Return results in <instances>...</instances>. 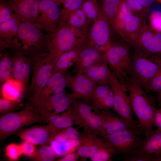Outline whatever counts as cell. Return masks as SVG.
Returning <instances> with one entry per match:
<instances>
[{"label": "cell", "instance_id": "obj_4", "mask_svg": "<svg viewBox=\"0 0 161 161\" xmlns=\"http://www.w3.org/2000/svg\"><path fill=\"white\" fill-rule=\"evenodd\" d=\"M134 50L131 56L132 75L149 92L150 81L161 67V55Z\"/></svg>", "mask_w": 161, "mask_h": 161}, {"label": "cell", "instance_id": "obj_52", "mask_svg": "<svg viewBox=\"0 0 161 161\" xmlns=\"http://www.w3.org/2000/svg\"><path fill=\"white\" fill-rule=\"evenodd\" d=\"M158 106L159 107L161 106V89L158 92Z\"/></svg>", "mask_w": 161, "mask_h": 161}, {"label": "cell", "instance_id": "obj_39", "mask_svg": "<svg viewBox=\"0 0 161 161\" xmlns=\"http://www.w3.org/2000/svg\"><path fill=\"white\" fill-rule=\"evenodd\" d=\"M114 154L111 147L105 142L104 145L90 159L92 161H111Z\"/></svg>", "mask_w": 161, "mask_h": 161}, {"label": "cell", "instance_id": "obj_30", "mask_svg": "<svg viewBox=\"0 0 161 161\" xmlns=\"http://www.w3.org/2000/svg\"><path fill=\"white\" fill-rule=\"evenodd\" d=\"M101 11L110 26L112 32L116 16L124 0H99Z\"/></svg>", "mask_w": 161, "mask_h": 161}, {"label": "cell", "instance_id": "obj_35", "mask_svg": "<svg viewBox=\"0 0 161 161\" xmlns=\"http://www.w3.org/2000/svg\"><path fill=\"white\" fill-rule=\"evenodd\" d=\"M133 13L124 0L115 18L113 32H115L120 36L126 19Z\"/></svg>", "mask_w": 161, "mask_h": 161}, {"label": "cell", "instance_id": "obj_51", "mask_svg": "<svg viewBox=\"0 0 161 161\" xmlns=\"http://www.w3.org/2000/svg\"><path fill=\"white\" fill-rule=\"evenodd\" d=\"M144 7L148 8L151 6L155 0H138Z\"/></svg>", "mask_w": 161, "mask_h": 161}, {"label": "cell", "instance_id": "obj_49", "mask_svg": "<svg viewBox=\"0 0 161 161\" xmlns=\"http://www.w3.org/2000/svg\"><path fill=\"white\" fill-rule=\"evenodd\" d=\"M80 156L77 152H74L69 153L63 157L58 159L57 161H77Z\"/></svg>", "mask_w": 161, "mask_h": 161}, {"label": "cell", "instance_id": "obj_23", "mask_svg": "<svg viewBox=\"0 0 161 161\" xmlns=\"http://www.w3.org/2000/svg\"><path fill=\"white\" fill-rule=\"evenodd\" d=\"M21 23V17L16 14L10 20L0 24L1 51L8 49L12 39L18 32Z\"/></svg>", "mask_w": 161, "mask_h": 161}, {"label": "cell", "instance_id": "obj_25", "mask_svg": "<svg viewBox=\"0 0 161 161\" xmlns=\"http://www.w3.org/2000/svg\"><path fill=\"white\" fill-rule=\"evenodd\" d=\"M46 122L59 130L72 126L74 125H78L72 104L61 116L56 114L51 116L46 120Z\"/></svg>", "mask_w": 161, "mask_h": 161}, {"label": "cell", "instance_id": "obj_38", "mask_svg": "<svg viewBox=\"0 0 161 161\" xmlns=\"http://www.w3.org/2000/svg\"><path fill=\"white\" fill-rule=\"evenodd\" d=\"M81 8L88 18L93 21L97 18L101 11L97 0H84Z\"/></svg>", "mask_w": 161, "mask_h": 161}, {"label": "cell", "instance_id": "obj_21", "mask_svg": "<svg viewBox=\"0 0 161 161\" xmlns=\"http://www.w3.org/2000/svg\"><path fill=\"white\" fill-rule=\"evenodd\" d=\"M145 16L133 13L126 19L120 35L123 41L131 45L145 23Z\"/></svg>", "mask_w": 161, "mask_h": 161}, {"label": "cell", "instance_id": "obj_26", "mask_svg": "<svg viewBox=\"0 0 161 161\" xmlns=\"http://www.w3.org/2000/svg\"><path fill=\"white\" fill-rule=\"evenodd\" d=\"M13 78L4 82L1 90V95L2 97L7 99L20 101L25 86Z\"/></svg>", "mask_w": 161, "mask_h": 161}, {"label": "cell", "instance_id": "obj_5", "mask_svg": "<svg viewBox=\"0 0 161 161\" xmlns=\"http://www.w3.org/2000/svg\"><path fill=\"white\" fill-rule=\"evenodd\" d=\"M131 46L124 41L112 43L104 53L105 61L112 72L125 85L126 80L132 75Z\"/></svg>", "mask_w": 161, "mask_h": 161}, {"label": "cell", "instance_id": "obj_34", "mask_svg": "<svg viewBox=\"0 0 161 161\" xmlns=\"http://www.w3.org/2000/svg\"><path fill=\"white\" fill-rule=\"evenodd\" d=\"M12 57L7 53H0V81L4 82L13 78Z\"/></svg>", "mask_w": 161, "mask_h": 161}, {"label": "cell", "instance_id": "obj_33", "mask_svg": "<svg viewBox=\"0 0 161 161\" xmlns=\"http://www.w3.org/2000/svg\"><path fill=\"white\" fill-rule=\"evenodd\" d=\"M83 1L84 0H65L60 11L58 25L66 23L71 14L81 8Z\"/></svg>", "mask_w": 161, "mask_h": 161}, {"label": "cell", "instance_id": "obj_24", "mask_svg": "<svg viewBox=\"0 0 161 161\" xmlns=\"http://www.w3.org/2000/svg\"><path fill=\"white\" fill-rule=\"evenodd\" d=\"M83 73L100 85L109 84L112 74L106 62L90 66L85 70Z\"/></svg>", "mask_w": 161, "mask_h": 161}, {"label": "cell", "instance_id": "obj_16", "mask_svg": "<svg viewBox=\"0 0 161 161\" xmlns=\"http://www.w3.org/2000/svg\"><path fill=\"white\" fill-rule=\"evenodd\" d=\"M21 18V22H34L39 11L40 0H0Z\"/></svg>", "mask_w": 161, "mask_h": 161}, {"label": "cell", "instance_id": "obj_31", "mask_svg": "<svg viewBox=\"0 0 161 161\" xmlns=\"http://www.w3.org/2000/svg\"><path fill=\"white\" fill-rule=\"evenodd\" d=\"M72 105L77 117L78 125L84 128L95 108L87 103L75 100Z\"/></svg>", "mask_w": 161, "mask_h": 161}, {"label": "cell", "instance_id": "obj_36", "mask_svg": "<svg viewBox=\"0 0 161 161\" xmlns=\"http://www.w3.org/2000/svg\"><path fill=\"white\" fill-rule=\"evenodd\" d=\"M112 92L109 84L97 85L92 95V106L99 109L100 106Z\"/></svg>", "mask_w": 161, "mask_h": 161}, {"label": "cell", "instance_id": "obj_48", "mask_svg": "<svg viewBox=\"0 0 161 161\" xmlns=\"http://www.w3.org/2000/svg\"><path fill=\"white\" fill-rule=\"evenodd\" d=\"M61 131L68 140L79 139L80 133L72 126L61 129Z\"/></svg>", "mask_w": 161, "mask_h": 161}, {"label": "cell", "instance_id": "obj_37", "mask_svg": "<svg viewBox=\"0 0 161 161\" xmlns=\"http://www.w3.org/2000/svg\"><path fill=\"white\" fill-rule=\"evenodd\" d=\"M56 157L52 147L46 145L36 149L30 158L32 160L35 161H52Z\"/></svg>", "mask_w": 161, "mask_h": 161}, {"label": "cell", "instance_id": "obj_43", "mask_svg": "<svg viewBox=\"0 0 161 161\" xmlns=\"http://www.w3.org/2000/svg\"><path fill=\"white\" fill-rule=\"evenodd\" d=\"M123 157L124 161H154V155L146 152H136Z\"/></svg>", "mask_w": 161, "mask_h": 161}, {"label": "cell", "instance_id": "obj_9", "mask_svg": "<svg viewBox=\"0 0 161 161\" xmlns=\"http://www.w3.org/2000/svg\"><path fill=\"white\" fill-rule=\"evenodd\" d=\"M140 134L131 130L117 132L102 138L110 146L114 154L127 156L137 152L140 147L143 140Z\"/></svg>", "mask_w": 161, "mask_h": 161}, {"label": "cell", "instance_id": "obj_50", "mask_svg": "<svg viewBox=\"0 0 161 161\" xmlns=\"http://www.w3.org/2000/svg\"><path fill=\"white\" fill-rule=\"evenodd\" d=\"M154 126L157 127V129L161 130V108L156 109L154 120Z\"/></svg>", "mask_w": 161, "mask_h": 161}, {"label": "cell", "instance_id": "obj_53", "mask_svg": "<svg viewBox=\"0 0 161 161\" xmlns=\"http://www.w3.org/2000/svg\"><path fill=\"white\" fill-rule=\"evenodd\" d=\"M51 0L56 2L58 4H62L64 2V1H65V0Z\"/></svg>", "mask_w": 161, "mask_h": 161}, {"label": "cell", "instance_id": "obj_12", "mask_svg": "<svg viewBox=\"0 0 161 161\" xmlns=\"http://www.w3.org/2000/svg\"><path fill=\"white\" fill-rule=\"evenodd\" d=\"M58 5L51 0H40L39 14L34 23L49 35L58 25L61 11Z\"/></svg>", "mask_w": 161, "mask_h": 161}, {"label": "cell", "instance_id": "obj_32", "mask_svg": "<svg viewBox=\"0 0 161 161\" xmlns=\"http://www.w3.org/2000/svg\"><path fill=\"white\" fill-rule=\"evenodd\" d=\"M79 144V140H69L61 143L53 140L50 143V145L54 150L57 157H62L75 151Z\"/></svg>", "mask_w": 161, "mask_h": 161}, {"label": "cell", "instance_id": "obj_28", "mask_svg": "<svg viewBox=\"0 0 161 161\" xmlns=\"http://www.w3.org/2000/svg\"><path fill=\"white\" fill-rule=\"evenodd\" d=\"M136 152L161 153V130H154L151 134L143 139L141 145Z\"/></svg>", "mask_w": 161, "mask_h": 161}, {"label": "cell", "instance_id": "obj_14", "mask_svg": "<svg viewBox=\"0 0 161 161\" xmlns=\"http://www.w3.org/2000/svg\"><path fill=\"white\" fill-rule=\"evenodd\" d=\"M131 46L134 49L147 53L161 55V33L145 23Z\"/></svg>", "mask_w": 161, "mask_h": 161}, {"label": "cell", "instance_id": "obj_29", "mask_svg": "<svg viewBox=\"0 0 161 161\" xmlns=\"http://www.w3.org/2000/svg\"><path fill=\"white\" fill-rule=\"evenodd\" d=\"M91 21L81 8L71 14L67 24L75 30L88 35L89 26Z\"/></svg>", "mask_w": 161, "mask_h": 161}, {"label": "cell", "instance_id": "obj_13", "mask_svg": "<svg viewBox=\"0 0 161 161\" xmlns=\"http://www.w3.org/2000/svg\"><path fill=\"white\" fill-rule=\"evenodd\" d=\"M59 129L52 125L36 126L22 129L16 134L24 141L31 143L35 145H47L53 140Z\"/></svg>", "mask_w": 161, "mask_h": 161}, {"label": "cell", "instance_id": "obj_46", "mask_svg": "<svg viewBox=\"0 0 161 161\" xmlns=\"http://www.w3.org/2000/svg\"><path fill=\"white\" fill-rule=\"evenodd\" d=\"M150 91L158 92L161 89V67L157 70L150 83Z\"/></svg>", "mask_w": 161, "mask_h": 161}, {"label": "cell", "instance_id": "obj_19", "mask_svg": "<svg viewBox=\"0 0 161 161\" xmlns=\"http://www.w3.org/2000/svg\"><path fill=\"white\" fill-rule=\"evenodd\" d=\"M104 53L93 47L83 45L75 64L76 73H83L85 70L90 66L106 62Z\"/></svg>", "mask_w": 161, "mask_h": 161}, {"label": "cell", "instance_id": "obj_27", "mask_svg": "<svg viewBox=\"0 0 161 161\" xmlns=\"http://www.w3.org/2000/svg\"><path fill=\"white\" fill-rule=\"evenodd\" d=\"M81 46L75 48L62 54L55 63L51 76L59 72L66 71L75 64L78 59Z\"/></svg>", "mask_w": 161, "mask_h": 161}, {"label": "cell", "instance_id": "obj_47", "mask_svg": "<svg viewBox=\"0 0 161 161\" xmlns=\"http://www.w3.org/2000/svg\"><path fill=\"white\" fill-rule=\"evenodd\" d=\"M20 145L22 154L30 157L36 150L35 145L27 141H24Z\"/></svg>", "mask_w": 161, "mask_h": 161}, {"label": "cell", "instance_id": "obj_44", "mask_svg": "<svg viewBox=\"0 0 161 161\" xmlns=\"http://www.w3.org/2000/svg\"><path fill=\"white\" fill-rule=\"evenodd\" d=\"M15 14L7 4L0 1V24L9 20Z\"/></svg>", "mask_w": 161, "mask_h": 161}, {"label": "cell", "instance_id": "obj_22", "mask_svg": "<svg viewBox=\"0 0 161 161\" xmlns=\"http://www.w3.org/2000/svg\"><path fill=\"white\" fill-rule=\"evenodd\" d=\"M12 57L13 78L26 86L31 71L32 60L17 51H13Z\"/></svg>", "mask_w": 161, "mask_h": 161}, {"label": "cell", "instance_id": "obj_1", "mask_svg": "<svg viewBox=\"0 0 161 161\" xmlns=\"http://www.w3.org/2000/svg\"><path fill=\"white\" fill-rule=\"evenodd\" d=\"M8 49L21 52L34 60L49 54V36L34 23L22 22Z\"/></svg>", "mask_w": 161, "mask_h": 161}, {"label": "cell", "instance_id": "obj_20", "mask_svg": "<svg viewBox=\"0 0 161 161\" xmlns=\"http://www.w3.org/2000/svg\"><path fill=\"white\" fill-rule=\"evenodd\" d=\"M66 71L59 72L50 77L39 95L35 104L32 106L47 100L65 90L66 86Z\"/></svg>", "mask_w": 161, "mask_h": 161}, {"label": "cell", "instance_id": "obj_54", "mask_svg": "<svg viewBox=\"0 0 161 161\" xmlns=\"http://www.w3.org/2000/svg\"><path fill=\"white\" fill-rule=\"evenodd\" d=\"M159 2V3L161 4V0H155Z\"/></svg>", "mask_w": 161, "mask_h": 161}, {"label": "cell", "instance_id": "obj_6", "mask_svg": "<svg viewBox=\"0 0 161 161\" xmlns=\"http://www.w3.org/2000/svg\"><path fill=\"white\" fill-rule=\"evenodd\" d=\"M29 104L18 112L1 114L0 117V139L3 141L10 135L34 123L45 122Z\"/></svg>", "mask_w": 161, "mask_h": 161}, {"label": "cell", "instance_id": "obj_15", "mask_svg": "<svg viewBox=\"0 0 161 161\" xmlns=\"http://www.w3.org/2000/svg\"><path fill=\"white\" fill-rule=\"evenodd\" d=\"M66 86L75 94L77 99L91 102L97 83L85 74L77 73L73 76L66 75Z\"/></svg>", "mask_w": 161, "mask_h": 161}, {"label": "cell", "instance_id": "obj_18", "mask_svg": "<svg viewBox=\"0 0 161 161\" xmlns=\"http://www.w3.org/2000/svg\"><path fill=\"white\" fill-rule=\"evenodd\" d=\"M78 140L80 144L77 152L80 157L84 158L92 157L105 143L97 135L84 129L80 133Z\"/></svg>", "mask_w": 161, "mask_h": 161}, {"label": "cell", "instance_id": "obj_7", "mask_svg": "<svg viewBox=\"0 0 161 161\" xmlns=\"http://www.w3.org/2000/svg\"><path fill=\"white\" fill-rule=\"evenodd\" d=\"M52 59L49 55L32 61V78L29 90L31 106L36 102L42 90L52 74L54 65Z\"/></svg>", "mask_w": 161, "mask_h": 161}, {"label": "cell", "instance_id": "obj_10", "mask_svg": "<svg viewBox=\"0 0 161 161\" xmlns=\"http://www.w3.org/2000/svg\"><path fill=\"white\" fill-rule=\"evenodd\" d=\"M93 22L84 44L105 53L112 44L110 26L101 11L97 18Z\"/></svg>", "mask_w": 161, "mask_h": 161}, {"label": "cell", "instance_id": "obj_8", "mask_svg": "<svg viewBox=\"0 0 161 161\" xmlns=\"http://www.w3.org/2000/svg\"><path fill=\"white\" fill-rule=\"evenodd\" d=\"M109 85L114 100L113 110L123 119L134 131L140 134L138 123L134 120L127 89L112 73Z\"/></svg>", "mask_w": 161, "mask_h": 161}, {"label": "cell", "instance_id": "obj_40", "mask_svg": "<svg viewBox=\"0 0 161 161\" xmlns=\"http://www.w3.org/2000/svg\"><path fill=\"white\" fill-rule=\"evenodd\" d=\"M21 106L20 101L10 100L3 97L0 99V112L1 114L13 112Z\"/></svg>", "mask_w": 161, "mask_h": 161}, {"label": "cell", "instance_id": "obj_42", "mask_svg": "<svg viewBox=\"0 0 161 161\" xmlns=\"http://www.w3.org/2000/svg\"><path fill=\"white\" fill-rule=\"evenodd\" d=\"M150 27L154 31L161 33V11L157 10L151 11L149 18Z\"/></svg>", "mask_w": 161, "mask_h": 161}, {"label": "cell", "instance_id": "obj_41", "mask_svg": "<svg viewBox=\"0 0 161 161\" xmlns=\"http://www.w3.org/2000/svg\"><path fill=\"white\" fill-rule=\"evenodd\" d=\"M5 155L10 160H18L22 154L20 145L11 143L7 145L5 148Z\"/></svg>", "mask_w": 161, "mask_h": 161}, {"label": "cell", "instance_id": "obj_17", "mask_svg": "<svg viewBox=\"0 0 161 161\" xmlns=\"http://www.w3.org/2000/svg\"><path fill=\"white\" fill-rule=\"evenodd\" d=\"M100 111L99 113L102 119V124L99 137L101 138L117 132L133 130L115 113L110 110Z\"/></svg>", "mask_w": 161, "mask_h": 161}, {"label": "cell", "instance_id": "obj_45", "mask_svg": "<svg viewBox=\"0 0 161 161\" xmlns=\"http://www.w3.org/2000/svg\"><path fill=\"white\" fill-rule=\"evenodd\" d=\"M124 0L134 13L141 14L146 16L148 11V8L143 6L138 0Z\"/></svg>", "mask_w": 161, "mask_h": 161}, {"label": "cell", "instance_id": "obj_11", "mask_svg": "<svg viewBox=\"0 0 161 161\" xmlns=\"http://www.w3.org/2000/svg\"><path fill=\"white\" fill-rule=\"evenodd\" d=\"M76 99L77 97L75 94L67 93L64 90L47 100L32 107L46 122V120L50 117L67 110Z\"/></svg>", "mask_w": 161, "mask_h": 161}, {"label": "cell", "instance_id": "obj_3", "mask_svg": "<svg viewBox=\"0 0 161 161\" xmlns=\"http://www.w3.org/2000/svg\"><path fill=\"white\" fill-rule=\"evenodd\" d=\"M49 36V55L54 64L64 53L83 45L87 37V35L70 27L67 23L58 25L55 30Z\"/></svg>", "mask_w": 161, "mask_h": 161}, {"label": "cell", "instance_id": "obj_2", "mask_svg": "<svg viewBox=\"0 0 161 161\" xmlns=\"http://www.w3.org/2000/svg\"><path fill=\"white\" fill-rule=\"evenodd\" d=\"M125 85L132 111L138 120L140 134L148 137L154 131L153 127L156 108L153 100L132 75L126 80Z\"/></svg>", "mask_w": 161, "mask_h": 161}]
</instances>
